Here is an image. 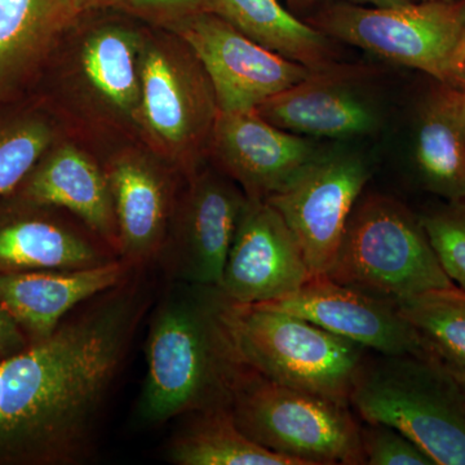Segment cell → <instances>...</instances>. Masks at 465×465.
<instances>
[{
  "label": "cell",
  "mask_w": 465,
  "mask_h": 465,
  "mask_svg": "<svg viewBox=\"0 0 465 465\" xmlns=\"http://www.w3.org/2000/svg\"><path fill=\"white\" fill-rule=\"evenodd\" d=\"M231 304L220 287L168 281L150 309L146 372L136 405L143 427L232 406L252 369L232 335Z\"/></svg>",
  "instance_id": "1"
},
{
  "label": "cell",
  "mask_w": 465,
  "mask_h": 465,
  "mask_svg": "<svg viewBox=\"0 0 465 465\" xmlns=\"http://www.w3.org/2000/svg\"><path fill=\"white\" fill-rule=\"evenodd\" d=\"M146 26L122 12L85 9L58 42L32 96L84 142H143L139 58Z\"/></svg>",
  "instance_id": "2"
},
{
  "label": "cell",
  "mask_w": 465,
  "mask_h": 465,
  "mask_svg": "<svg viewBox=\"0 0 465 465\" xmlns=\"http://www.w3.org/2000/svg\"><path fill=\"white\" fill-rule=\"evenodd\" d=\"M351 407L405 434L434 464L465 465V390L440 358L367 357Z\"/></svg>",
  "instance_id": "3"
},
{
  "label": "cell",
  "mask_w": 465,
  "mask_h": 465,
  "mask_svg": "<svg viewBox=\"0 0 465 465\" xmlns=\"http://www.w3.org/2000/svg\"><path fill=\"white\" fill-rule=\"evenodd\" d=\"M142 140L183 174L208 159L219 106L200 58L179 34L146 26L139 58Z\"/></svg>",
  "instance_id": "4"
},
{
  "label": "cell",
  "mask_w": 465,
  "mask_h": 465,
  "mask_svg": "<svg viewBox=\"0 0 465 465\" xmlns=\"http://www.w3.org/2000/svg\"><path fill=\"white\" fill-rule=\"evenodd\" d=\"M307 23L330 39L465 90L464 0L397 7L327 2Z\"/></svg>",
  "instance_id": "5"
},
{
  "label": "cell",
  "mask_w": 465,
  "mask_h": 465,
  "mask_svg": "<svg viewBox=\"0 0 465 465\" xmlns=\"http://www.w3.org/2000/svg\"><path fill=\"white\" fill-rule=\"evenodd\" d=\"M327 277L391 302L454 286L419 213L393 198L358 200Z\"/></svg>",
  "instance_id": "6"
},
{
  "label": "cell",
  "mask_w": 465,
  "mask_h": 465,
  "mask_svg": "<svg viewBox=\"0 0 465 465\" xmlns=\"http://www.w3.org/2000/svg\"><path fill=\"white\" fill-rule=\"evenodd\" d=\"M241 356L258 374L293 390L351 406L367 349L282 312L231 304Z\"/></svg>",
  "instance_id": "7"
},
{
  "label": "cell",
  "mask_w": 465,
  "mask_h": 465,
  "mask_svg": "<svg viewBox=\"0 0 465 465\" xmlns=\"http://www.w3.org/2000/svg\"><path fill=\"white\" fill-rule=\"evenodd\" d=\"M238 428L298 465L365 464L351 406L293 390L251 371L232 402Z\"/></svg>",
  "instance_id": "8"
},
{
  "label": "cell",
  "mask_w": 465,
  "mask_h": 465,
  "mask_svg": "<svg viewBox=\"0 0 465 465\" xmlns=\"http://www.w3.org/2000/svg\"><path fill=\"white\" fill-rule=\"evenodd\" d=\"M84 143L99 158L108 180L119 258L134 269L157 265L183 173L140 140Z\"/></svg>",
  "instance_id": "9"
},
{
  "label": "cell",
  "mask_w": 465,
  "mask_h": 465,
  "mask_svg": "<svg viewBox=\"0 0 465 465\" xmlns=\"http://www.w3.org/2000/svg\"><path fill=\"white\" fill-rule=\"evenodd\" d=\"M247 195L204 162L183 174L157 265L167 281L220 287Z\"/></svg>",
  "instance_id": "10"
},
{
  "label": "cell",
  "mask_w": 465,
  "mask_h": 465,
  "mask_svg": "<svg viewBox=\"0 0 465 465\" xmlns=\"http://www.w3.org/2000/svg\"><path fill=\"white\" fill-rule=\"evenodd\" d=\"M371 177L365 159L351 152H320L283 188L266 198L304 253L312 275L327 274L349 217Z\"/></svg>",
  "instance_id": "11"
},
{
  "label": "cell",
  "mask_w": 465,
  "mask_h": 465,
  "mask_svg": "<svg viewBox=\"0 0 465 465\" xmlns=\"http://www.w3.org/2000/svg\"><path fill=\"white\" fill-rule=\"evenodd\" d=\"M206 70L220 113L250 112L313 73L266 50L213 12L174 27Z\"/></svg>",
  "instance_id": "12"
},
{
  "label": "cell",
  "mask_w": 465,
  "mask_h": 465,
  "mask_svg": "<svg viewBox=\"0 0 465 465\" xmlns=\"http://www.w3.org/2000/svg\"><path fill=\"white\" fill-rule=\"evenodd\" d=\"M312 275L295 235L268 201L247 198L226 258L220 290L232 304L282 299Z\"/></svg>",
  "instance_id": "13"
},
{
  "label": "cell",
  "mask_w": 465,
  "mask_h": 465,
  "mask_svg": "<svg viewBox=\"0 0 465 465\" xmlns=\"http://www.w3.org/2000/svg\"><path fill=\"white\" fill-rule=\"evenodd\" d=\"M116 259L110 244L63 208L14 193L0 197V274L78 271Z\"/></svg>",
  "instance_id": "14"
},
{
  "label": "cell",
  "mask_w": 465,
  "mask_h": 465,
  "mask_svg": "<svg viewBox=\"0 0 465 465\" xmlns=\"http://www.w3.org/2000/svg\"><path fill=\"white\" fill-rule=\"evenodd\" d=\"M255 307L304 318L378 354H432L394 302L324 274L313 275L289 296Z\"/></svg>",
  "instance_id": "15"
},
{
  "label": "cell",
  "mask_w": 465,
  "mask_h": 465,
  "mask_svg": "<svg viewBox=\"0 0 465 465\" xmlns=\"http://www.w3.org/2000/svg\"><path fill=\"white\" fill-rule=\"evenodd\" d=\"M313 140L287 133L255 112L220 113L208 161L247 198L266 200L320 154Z\"/></svg>",
  "instance_id": "16"
},
{
  "label": "cell",
  "mask_w": 465,
  "mask_h": 465,
  "mask_svg": "<svg viewBox=\"0 0 465 465\" xmlns=\"http://www.w3.org/2000/svg\"><path fill=\"white\" fill-rule=\"evenodd\" d=\"M353 72L333 65L260 104L255 112L269 124L308 139H353L374 133L381 116L354 85Z\"/></svg>",
  "instance_id": "17"
},
{
  "label": "cell",
  "mask_w": 465,
  "mask_h": 465,
  "mask_svg": "<svg viewBox=\"0 0 465 465\" xmlns=\"http://www.w3.org/2000/svg\"><path fill=\"white\" fill-rule=\"evenodd\" d=\"M14 194L63 208L118 252V229L106 174L97 155L73 134L58 137Z\"/></svg>",
  "instance_id": "18"
},
{
  "label": "cell",
  "mask_w": 465,
  "mask_h": 465,
  "mask_svg": "<svg viewBox=\"0 0 465 465\" xmlns=\"http://www.w3.org/2000/svg\"><path fill=\"white\" fill-rule=\"evenodd\" d=\"M134 268L124 260L78 271H35L0 274V307L30 342L48 338L67 314L127 280Z\"/></svg>",
  "instance_id": "19"
},
{
  "label": "cell",
  "mask_w": 465,
  "mask_h": 465,
  "mask_svg": "<svg viewBox=\"0 0 465 465\" xmlns=\"http://www.w3.org/2000/svg\"><path fill=\"white\" fill-rule=\"evenodd\" d=\"M82 12L78 0H0V104L32 92Z\"/></svg>",
  "instance_id": "20"
},
{
  "label": "cell",
  "mask_w": 465,
  "mask_h": 465,
  "mask_svg": "<svg viewBox=\"0 0 465 465\" xmlns=\"http://www.w3.org/2000/svg\"><path fill=\"white\" fill-rule=\"evenodd\" d=\"M432 84L416 112L412 161L423 191L442 201L465 198V90Z\"/></svg>",
  "instance_id": "21"
},
{
  "label": "cell",
  "mask_w": 465,
  "mask_h": 465,
  "mask_svg": "<svg viewBox=\"0 0 465 465\" xmlns=\"http://www.w3.org/2000/svg\"><path fill=\"white\" fill-rule=\"evenodd\" d=\"M213 14L266 50L313 72L335 65L331 39L299 20L280 0H215Z\"/></svg>",
  "instance_id": "22"
},
{
  "label": "cell",
  "mask_w": 465,
  "mask_h": 465,
  "mask_svg": "<svg viewBox=\"0 0 465 465\" xmlns=\"http://www.w3.org/2000/svg\"><path fill=\"white\" fill-rule=\"evenodd\" d=\"M167 445L176 465H298L251 440L235 423L231 407L183 416Z\"/></svg>",
  "instance_id": "23"
},
{
  "label": "cell",
  "mask_w": 465,
  "mask_h": 465,
  "mask_svg": "<svg viewBox=\"0 0 465 465\" xmlns=\"http://www.w3.org/2000/svg\"><path fill=\"white\" fill-rule=\"evenodd\" d=\"M27 96L0 104V197L16 191L45 153L66 133L41 100Z\"/></svg>",
  "instance_id": "24"
},
{
  "label": "cell",
  "mask_w": 465,
  "mask_h": 465,
  "mask_svg": "<svg viewBox=\"0 0 465 465\" xmlns=\"http://www.w3.org/2000/svg\"><path fill=\"white\" fill-rule=\"evenodd\" d=\"M430 353L445 365L465 370V291L451 286L394 302Z\"/></svg>",
  "instance_id": "25"
},
{
  "label": "cell",
  "mask_w": 465,
  "mask_h": 465,
  "mask_svg": "<svg viewBox=\"0 0 465 465\" xmlns=\"http://www.w3.org/2000/svg\"><path fill=\"white\" fill-rule=\"evenodd\" d=\"M419 217L443 271L465 291V198L440 200Z\"/></svg>",
  "instance_id": "26"
},
{
  "label": "cell",
  "mask_w": 465,
  "mask_h": 465,
  "mask_svg": "<svg viewBox=\"0 0 465 465\" xmlns=\"http://www.w3.org/2000/svg\"><path fill=\"white\" fill-rule=\"evenodd\" d=\"M82 9H112L146 25L173 30L197 15L213 12L215 0H78Z\"/></svg>",
  "instance_id": "27"
},
{
  "label": "cell",
  "mask_w": 465,
  "mask_h": 465,
  "mask_svg": "<svg viewBox=\"0 0 465 465\" xmlns=\"http://www.w3.org/2000/svg\"><path fill=\"white\" fill-rule=\"evenodd\" d=\"M361 446L365 464L436 465L415 442L391 425L374 421L361 424Z\"/></svg>",
  "instance_id": "28"
},
{
  "label": "cell",
  "mask_w": 465,
  "mask_h": 465,
  "mask_svg": "<svg viewBox=\"0 0 465 465\" xmlns=\"http://www.w3.org/2000/svg\"><path fill=\"white\" fill-rule=\"evenodd\" d=\"M30 341L5 308L0 307V361L29 347Z\"/></svg>",
  "instance_id": "29"
},
{
  "label": "cell",
  "mask_w": 465,
  "mask_h": 465,
  "mask_svg": "<svg viewBox=\"0 0 465 465\" xmlns=\"http://www.w3.org/2000/svg\"><path fill=\"white\" fill-rule=\"evenodd\" d=\"M308 5L320 0H307ZM323 2H344L351 5H369V7H397V5H409L414 0H323Z\"/></svg>",
  "instance_id": "30"
},
{
  "label": "cell",
  "mask_w": 465,
  "mask_h": 465,
  "mask_svg": "<svg viewBox=\"0 0 465 465\" xmlns=\"http://www.w3.org/2000/svg\"><path fill=\"white\" fill-rule=\"evenodd\" d=\"M446 367H448L450 371H451V374L458 379V381L460 382L461 387H463L465 390V370L457 369V367H451L448 365H446Z\"/></svg>",
  "instance_id": "31"
},
{
  "label": "cell",
  "mask_w": 465,
  "mask_h": 465,
  "mask_svg": "<svg viewBox=\"0 0 465 465\" xmlns=\"http://www.w3.org/2000/svg\"><path fill=\"white\" fill-rule=\"evenodd\" d=\"M286 2L289 3L293 11H302V9L308 7L307 0H286Z\"/></svg>",
  "instance_id": "32"
},
{
  "label": "cell",
  "mask_w": 465,
  "mask_h": 465,
  "mask_svg": "<svg viewBox=\"0 0 465 465\" xmlns=\"http://www.w3.org/2000/svg\"><path fill=\"white\" fill-rule=\"evenodd\" d=\"M414 2H445V3H459L463 0H414Z\"/></svg>",
  "instance_id": "33"
},
{
  "label": "cell",
  "mask_w": 465,
  "mask_h": 465,
  "mask_svg": "<svg viewBox=\"0 0 465 465\" xmlns=\"http://www.w3.org/2000/svg\"><path fill=\"white\" fill-rule=\"evenodd\" d=\"M464 15H465V0H464Z\"/></svg>",
  "instance_id": "34"
}]
</instances>
